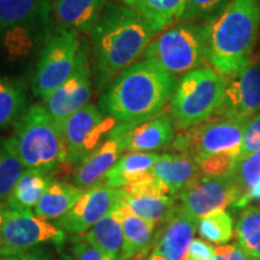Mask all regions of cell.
Returning <instances> with one entry per match:
<instances>
[{
  "mask_svg": "<svg viewBox=\"0 0 260 260\" xmlns=\"http://www.w3.org/2000/svg\"><path fill=\"white\" fill-rule=\"evenodd\" d=\"M27 106V90L21 80L0 76V132L14 125Z\"/></svg>",
  "mask_w": 260,
  "mask_h": 260,
  "instance_id": "f1b7e54d",
  "label": "cell"
},
{
  "mask_svg": "<svg viewBox=\"0 0 260 260\" xmlns=\"http://www.w3.org/2000/svg\"><path fill=\"white\" fill-rule=\"evenodd\" d=\"M82 237L113 260H119L123 249V226L121 214L115 207L106 217L99 220Z\"/></svg>",
  "mask_w": 260,
  "mask_h": 260,
  "instance_id": "4316f807",
  "label": "cell"
},
{
  "mask_svg": "<svg viewBox=\"0 0 260 260\" xmlns=\"http://www.w3.org/2000/svg\"><path fill=\"white\" fill-rule=\"evenodd\" d=\"M109 0H51L56 29L89 34Z\"/></svg>",
  "mask_w": 260,
  "mask_h": 260,
  "instance_id": "d6986e66",
  "label": "cell"
},
{
  "mask_svg": "<svg viewBox=\"0 0 260 260\" xmlns=\"http://www.w3.org/2000/svg\"><path fill=\"white\" fill-rule=\"evenodd\" d=\"M9 212V205L6 201H0V230H2L3 225H4L6 217H8Z\"/></svg>",
  "mask_w": 260,
  "mask_h": 260,
  "instance_id": "b9f144b4",
  "label": "cell"
},
{
  "mask_svg": "<svg viewBox=\"0 0 260 260\" xmlns=\"http://www.w3.org/2000/svg\"><path fill=\"white\" fill-rule=\"evenodd\" d=\"M90 48L83 41L79 61L73 75L44 100V107L58 124L63 123L89 104L92 96L93 68Z\"/></svg>",
  "mask_w": 260,
  "mask_h": 260,
  "instance_id": "8fae6325",
  "label": "cell"
},
{
  "mask_svg": "<svg viewBox=\"0 0 260 260\" xmlns=\"http://www.w3.org/2000/svg\"><path fill=\"white\" fill-rule=\"evenodd\" d=\"M155 34L158 32L138 12L117 0H109L89 32L93 77L98 88H106L134 65Z\"/></svg>",
  "mask_w": 260,
  "mask_h": 260,
  "instance_id": "6da1fadb",
  "label": "cell"
},
{
  "mask_svg": "<svg viewBox=\"0 0 260 260\" xmlns=\"http://www.w3.org/2000/svg\"><path fill=\"white\" fill-rule=\"evenodd\" d=\"M122 152L124 151L122 148L121 140L116 130H113L109 138L98 146L92 153L87 155L79 167L75 169L73 184L86 190L100 183L107 172L122 157Z\"/></svg>",
  "mask_w": 260,
  "mask_h": 260,
  "instance_id": "ac0fdd59",
  "label": "cell"
},
{
  "mask_svg": "<svg viewBox=\"0 0 260 260\" xmlns=\"http://www.w3.org/2000/svg\"><path fill=\"white\" fill-rule=\"evenodd\" d=\"M175 128L176 125L171 116H158L132 128L117 125L115 130L121 140L123 151L153 153V151L174 142L176 138Z\"/></svg>",
  "mask_w": 260,
  "mask_h": 260,
  "instance_id": "e0dca14e",
  "label": "cell"
},
{
  "mask_svg": "<svg viewBox=\"0 0 260 260\" xmlns=\"http://www.w3.org/2000/svg\"><path fill=\"white\" fill-rule=\"evenodd\" d=\"M142 16L155 31H162L182 19L187 0H117Z\"/></svg>",
  "mask_w": 260,
  "mask_h": 260,
  "instance_id": "cb8c5ba5",
  "label": "cell"
},
{
  "mask_svg": "<svg viewBox=\"0 0 260 260\" xmlns=\"http://www.w3.org/2000/svg\"><path fill=\"white\" fill-rule=\"evenodd\" d=\"M251 203H260V181L256 184H254V186L247 191L245 195H242V197L234 204V206H235L236 209H242V207L248 206Z\"/></svg>",
  "mask_w": 260,
  "mask_h": 260,
  "instance_id": "60d3db41",
  "label": "cell"
},
{
  "mask_svg": "<svg viewBox=\"0 0 260 260\" xmlns=\"http://www.w3.org/2000/svg\"><path fill=\"white\" fill-rule=\"evenodd\" d=\"M80 32L56 29L46 40L31 80L34 95L44 102L73 75L83 42Z\"/></svg>",
  "mask_w": 260,
  "mask_h": 260,
  "instance_id": "52a82bcc",
  "label": "cell"
},
{
  "mask_svg": "<svg viewBox=\"0 0 260 260\" xmlns=\"http://www.w3.org/2000/svg\"><path fill=\"white\" fill-rule=\"evenodd\" d=\"M149 60L172 76L200 69L207 60L206 24H174L155 37L144 53Z\"/></svg>",
  "mask_w": 260,
  "mask_h": 260,
  "instance_id": "8992f818",
  "label": "cell"
},
{
  "mask_svg": "<svg viewBox=\"0 0 260 260\" xmlns=\"http://www.w3.org/2000/svg\"><path fill=\"white\" fill-rule=\"evenodd\" d=\"M54 255H56V253L51 248L50 245H47L37 247L30 251L19 253V254L3 256L0 260H54Z\"/></svg>",
  "mask_w": 260,
  "mask_h": 260,
  "instance_id": "74e56055",
  "label": "cell"
},
{
  "mask_svg": "<svg viewBox=\"0 0 260 260\" xmlns=\"http://www.w3.org/2000/svg\"><path fill=\"white\" fill-rule=\"evenodd\" d=\"M246 123L211 117L194 128L181 130L174 140V148L190 155L195 161L218 153L240 155Z\"/></svg>",
  "mask_w": 260,
  "mask_h": 260,
  "instance_id": "ba28073f",
  "label": "cell"
},
{
  "mask_svg": "<svg viewBox=\"0 0 260 260\" xmlns=\"http://www.w3.org/2000/svg\"><path fill=\"white\" fill-rule=\"evenodd\" d=\"M198 222L176 204L153 237V251L167 260H188Z\"/></svg>",
  "mask_w": 260,
  "mask_h": 260,
  "instance_id": "2e32d148",
  "label": "cell"
},
{
  "mask_svg": "<svg viewBox=\"0 0 260 260\" xmlns=\"http://www.w3.org/2000/svg\"><path fill=\"white\" fill-rule=\"evenodd\" d=\"M50 18L51 0H0V32Z\"/></svg>",
  "mask_w": 260,
  "mask_h": 260,
  "instance_id": "d4e9b609",
  "label": "cell"
},
{
  "mask_svg": "<svg viewBox=\"0 0 260 260\" xmlns=\"http://www.w3.org/2000/svg\"><path fill=\"white\" fill-rule=\"evenodd\" d=\"M229 177L236 184L240 195H245L260 181V151L237 160L236 167Z\"/></svg>",
  "mask_w": 260,
  "mask_h": 260,
  "instance_id": "d6a6232c",
  "label": "cell"
},
{
  "mask_svg": "<svg viewBox=\"0 0 260 260\" xmlns=\"http://www.w3.org/2000/svg\"><path fill=\"white\" fill-rule=\"evenodd\" d=\"M248 260H260V258H251V259H248Z\"/></svg>",
  "mask_w": 260,
  "mask_h": 260,
  "instance_id": "bcb514c9",
  "label": "cell"
},
{
  "mask_svg": "<svg viewBox=\"0 0 260 260\" xmlns=\"http://www.w3.org/2000/svg\"><path fill=\"white\" fill-rule=\"evenodd\" d=\"M73 259L74 260H113L109 255L104 254L95 247L89 245L83 237L77 239L73 246Z\"/></svg>",
  "mask_w": 260,
  "mask_h": 260,
  "instance_id": "8d00e7d4",
  "label": "cell"
},
{
  "mask_svg": "<svg viewBox=\"0 0 260 260\" xmlns=\"http://www.w3.org/2000/svg\"><path fill=\"white\" fill-rule=\"evenodd\" d=\"M118 125L95 104H88L61 124L68 152V165L74 170Z\"/></svg>",
  "mask_w": 260,
  "mask_h": 260,
  "instance_id": "30bf717a",
  "label": "cell"
},
{
  "mask_svg": "<svg viewBox=\"0 0 260 260\" xmlns=\"http://www.w3.org/2000/svg\"><path fill=\"white\" fill-rule=\"evenodd\" d=\"M240 191L230 177L200 176L177 195L181 207L194 219L224 211L240 199Z\"/></svg>",
  "mask_w": 260,
  "mask_h": 260,
  "instance_id": "4fadbf2b",
  "label": "cell"
},
{
  "mask_svg": "<svg viewBox=\"0 0 260 260\" xmlns=\"http://www.w3.org/2000/svg\"><path fill=\"white\" fill-rule=\"evenodd\" d=\"M116 209L121 214L124 239L119 260H129L139 254H147L149 247L153 243L154 224L133 212L122 198L117 204Z\"/></svg>",
  "mask_w": 260,
  "mask_h": 260,
  "instance_id": "44dd1931",
  "label": "cell"
},
{
  "mask_svg": "<svg viewBox=\"0 0 260 260\" xmlns=\"http://www.w3.org/2000/svg\"><path fill=\"white\" fill-rule=\"evenodd\" d=\"M54 260H74V259L70 258V256L67 255V254H61L59 256H57V258Z\"/></svg>",
  "mask_w": 260,
  "mask_h": 260,
  "instance_id": "ee69618b",
  "label": "cell"
},
{
  "mask_svg": "<svg viewBox=\"0 0 260 260\" xmlns=\"http://www.w3.org/2000/svg\"><path fill=\"white\" fill-rule=\"evenodd\" d=\"M226 79L211 68H200L182 76L171 99V117L180 130L210 119L222 104Z\"/></svg>",
  "mask_w": 260,
  "mask_h": 260,
  "instance_id": "5b68a950",
  "label": "cell"
},
{
  "mask_svg": "<svg viewBox=\"0 0 260 260\" xmlns=\"http://www.w3.org/2000/svg\"><path fill=\"white\" fill-rule=\"evenodd\" d=\"M210 260H248V255L239 243H234L217 247L214 255Z\"/></svg>",
  "mask_w": 260,
  "mask_h": 260,
  "instance_id": "f35d334b",
  "label": "cell"
},
{
  "mask_svg": "<svg viewBox=\"0 0 260 260\" xmlns=\"http://www.w3.org/2000/svg\"><path fill=\"white\" fill-rule=\"evenodd\" d=\"M239 155L218 153L197 160L201 174L207 177H229L236 167Z\"/></svg>",
  "mask_w": 260,
  "mask_h": 260,
  "instance_id": "e575fe53",
  "label": "cell"
},
{
  "mask_svg": "<svg viewBox=\"0 0 260 260\" xmlns=\"http://www.w3.org/2000/svg\"><path fill=\"white\" fill-rule=\"evenodd\" d=\"M176 88V77L149 60L139 61L106 87L99 100L105 116L125 128L160 115Z\"/></svg>",
  "mask_w": 260,
  "mask_h": 260,
  "instance_id": "7a4b0ae2",
  "label": "cell"
},
{
  "mask_svg": "<svg viewBox=\"0 0 260 260\" xmlns=\"http://www.w3.org/2000/svg\"><path fill=\"white\" fill-rule=\"evenodd\" d=\"M214 247L201 239H194L190 243L188 260H210L214 255Z\"/></svg>",
  "mask_w": 260,
  "mask_h": 260,
  "instance_id": "ab89813d",
  "label": "cell"
},
{
  "mask_svg": "<svg viewBox=\"0 0 260 260\" xmlns=\"http://www.w3.org/2000/svg\"><path fill=\"white\" fill-rule=\"evenodd\" d=\"M65 232L47 222L30 210L18 211L9 207L8 217L0 230V258L23 253L40 246L52 245L60 248Z\"/></svg>",
  "mask_w": 260,
  "mask_h": 260,
  "instance_id": "9c48e42d",
  "label": "cell"
},
{
  "mask_svg": "<svg viewBox=\"0 0 260 260\" xmlns=\"http://www.w3.org/2000/svg\"><path fill=\"white\" fill-rule=\"evenodd\" d=\"M10 136L25 169L53 176L68 165L63 128L44 105H32L19 116Z\"/></svg>",
  "mask_w": 260,
  "mask_h": 260,
  "instance_id": "277c9868",
  "label": "cell"
},
{
  "mask_svg": "<svg viewBox=\"0 0 260 260\" xmlns=\"http://www.w3.org/2000/svg\"><path fill=\"white\" fill-rule=\"evenodd\" d=\"M119 199L121 190L107 187L102 181L84 190L73 209L54 224L63 232L82 235L115 210Z\"/></svg>",
  "mask_w": 260,
  "mask_h": 260,
  "instance_id": "5bb4252c",
  "label": "cell"
},
{
  "mask_svg": "<svg viewBox=\"0 0 260 260\" xmlns=\"http://www.w3.org/2000/svg\"><path fill=\"white\" fill-rule=\"evenodd\" d=\"M230 0H187L181 21L206 24L226 8Z\"/></svg>",
  "mask_w": 260,
  "mask_h": 260,
  "instance_id": "836d02e7",
  "label": "cell"
},
{
  "mask_svg": "<svg viewBox=\"0 0 260 260\" xmlns=\"http://www.w3.org/2000/svg\"><path fill=\"white\" fill-rule=\"evenodd\" d=\"M260 151V112L246 123L239 160Z\"/></svg>",
  "mask_w": 260,
  "mask_h": 260,
  "instance_id": "d590c367",
  "label": "cell"
},
{
  "mask_svg": "<svg viewBox=\"0 0 260 260\" xmlns=\"http://www.w3.org/2000/svg\"><path fill=\"white\" fill-rule=\"evenodd\" d=\"M260 29V0H230L206 23L207 61L224 77L245 69L253 58Z\"/></svg>",
  "mask_w": 260,
  "mask_h": 260,
  "instance_id": "3957f363",
  "label": "cell"
},
{
  "mask_svg": "<svg viewBox=\"0 0 260 260\" xmlns=\"http://www.w3.org/2000/svg\"><path fill=\"white\" fill-rule=\"evenodd\" d=\"M259 58H260V57H259Z\"/></svg>",
  "mask_w": 260,
  "mask_h": 260,
  "instance_id": "7dc6e473",
  "label": "cell"
},
{
  "mask_svg": "<svg viewBox=\"0 0 260 260\" xmlns=\"http://www.w3.org/2000/svg\"><path fill=\"white\" fill-rule=\"evenodd\" d=\"M52 182V176L32 169H25L18 181L16 182L12 193L8 199L11 210L35 209L39 201Z\"/></svg>",
  "mask_w": 260,
  "mask_h": 260,
  "instance_id": "83f0119b",
  "label": "cell"
},
{
  "mask_svg": "<svg viewBox=\"0 0 260 260\" xmlns=\"http://www.w3.org/2000/svg\"><path fill=\"white\" fill-rule=\"evenodd\" d=\"M129 260H147V258H146V254H139L134 256V258L129 259Z\"/></svg>",
  "mask_w": 260,
  "mask_h": 260,
  "instance_id": "f6af8a7d",
  "label": "cell"
},
{
  "mask_svg": "<svg viewBox=\"0 0 260 260\" xmlns=\"http://www.w3.org/2000/svg\"><path fill=\"white\" fill-rule=\"evenodd\" d=\"M233 218L225 211L211 213L198 222V232L207 242L222 245L233 237Z\"/></svg>",
  "mask_w": 260,
  "mask_h": 260,
  "instance_id": "1f68e13d",
  "label": "cell"
},
{
  "mask_svg": "<svg viewBox=\"0 0 260 260\" xmlns=\"http://www.w3.org/2000/svg\"><path fill=\"white\" fill-rule=\"evenodd\" d=\"M260 111V58L253 57L245 69L226 81L219 109L212 117L246 123Z\"/></svg>",
  "mask_w": 260,
  "mask_h": 260,
  "instance_id": "7c38bea8",
  "label": "cell"
},
{
  "mask_svg": "<svg viewBox=\"0 0 260 260\" xmlns=\"http://www.w3.org/2000/svg\"><path fill=\"white\" fill-rule=\"evenodd\" d=\"M121 198L133 212L155 226L164 222L177 200V197L152 172L140 181L121 188Z\"/></svg>",
  "mask_w": 260,
  "mask_h": 260,
  "instance_id": "9a60e30c",
  "label": "cell"
},
{
  "mask_svg": "<svg viewBox=\"0 0 260 260\" xmlns=\"http://www.w3.org/2000/svg\"><path fill=\"white\" fill-rule=\"evenodd\" d=\"M237 243L251 258H260V207H248L236 224Z\"/></svg>",
  "mask_w": 260,
  "mask_h": 260,
  "instance_id": "4dcf8cb0",
  "label": "cell"
},
{
  "mask_svg": "<svg viewBox=\"0 0 260 260\" xmlns=\"http://www.w3.org/2000/svg\"><path fill=\"white\" fill-rule=\"evenodd\" d=\"M83 191L75 184L52 180L35 206L34 213L46 220H58L73 209L74 205L82 197Z\"/></svg>",
  "mask_w": 260,
  "mask_h": 260,
  "instance_id": "484cf974",
  "label": "cell"
},
{
  "mask_svg": "<svg viewBox=\"0 0 260 260\" xmlns=\"http://www.w3.org/2000/svg\"><path fill=\"white\" fill-rule=\"evenodd\" d=\"M159 154L145 152H128L122 155L106 174L103 182L107 187L121 189L136 181H140L152 172Z\"/></svg>",
  "mask_w": 260,
  "mask_h": 260,
  "instance_id": "7402d4cb",
  "label": "cell"
},
{
  "mask_svg": "<svg viewBox=\"0 0 260 260\" xmlns=\"http://www.w3.org/2000/svg\"><path fill=\"white\" fill-rule=\"evenodd\" d=\"M53 18L44 19L35 23L21 25L0 32V48L11 59H19L28 56L42 38L50 34Z\"/></svg>",
  "mask_w": 260,
  "mask_h": 260,
  "instance_id": "603a6c76",
  "label": "cell"
},
{
  "mask_svg": "<svg viewBox=\"0 0 260 260\" xmlns=\"http://www.w3.org/2000/svg\"><path fill=\"white\" fill-rule=\"evenodd\" d=\"M25 170L10 138H0V201H8Z\"/></svg>",
  "mask_w": 260,
  "mask_h": 260,
  "instance_id": "f546056e",
  "label": "cell"
},
{
  "mask_svg": "<svg viewBox=\"0 0 260 260\" xmlns=\"http://www.w3.org/2000/svg\"><path fill=\"white\" fill-rule=\"evenodd\" d=\"M147 260H167V259H165L161 254H159V253L153 251V252H152V254L148 256Z\"/></svg>",
  "mask_w": 260,
  "mask_h": 260,
  "instance_id": "7bdbcfd3",
  "label": "cell"
},
{
  "mask_svg": "<svg viewBox=\"0 0 260 260\" xmlns=\"http://www.w3.org/2000/svg\"><path fill=\"white\" fill-rule=\"evenodd\" d=\"M152 174L177 197L188 184L200 177L198 162L190 155L184 153L159 154L152 168Z\"/></svg>",
  "mask_w": 260,
  "mask_h": 260,
  "instance_id": "ffe728a7",
  "label": "cell"
}]
</instances>
